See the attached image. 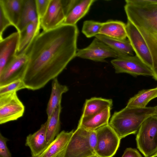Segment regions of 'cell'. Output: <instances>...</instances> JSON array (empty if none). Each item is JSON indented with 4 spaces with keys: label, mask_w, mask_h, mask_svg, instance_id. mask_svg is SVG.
I'll use <instances>...</instances> for the list:
<instances>
[{
    "label": "cell",
    "mask_w": 157,
    "mask_h": 157,
    "mask_svg": "<svg viewBox=\"0 0 157 157\" xmlns=\"http://www.w3.org/2000/svg\"><path fill=\"white\" fill-rule=\"evenodd\" d=\"M78 30L62 24L39 33L26 51L28 61L23 78L26 88L35 90L57 78L75 57Z\"/></svg>",
    "instance_id": "6da1fadb"
},
{
    "label": "cell",
    "mask_w": 157,
    "mask_h": 157,
    "mask_svg": "<svg viewBox=\"0 0 157 157\" xmlns=\"http://www.w3.org/2000/svg\"><path fill=\"white\" fill-rule=\"evenodd\" d=\"M128 20L136 28L151 55L154 79L157 80V3L150 0H126Z\"/></svg>",
    "instance_id": "7a4b0ae2"
},
{
    "label": "cell",
    "mask_w": 157,
    "mask_h": 157,
    "mask_svg": "<svg viewBox=\"0 0 157 157\" xmlns=\"http://www.w3.org/2000/svg\"><path fill=\"white\" fill-rule=\"evenodd\" d=\"M155 110V107L143 108L126 107L113 113L109 124L121 139L137 132L144 121L154 115Z\"/></svg>",
    "instance_id": "3957f363"
},
{
    "label": "cell",
    "mask_w": 157,
    "mask_h": 157,
    "mask_svg": "<svg viewBox=\"0 0 157 157\" xmlns=\"http://www.w3.org/2000/svg\"><path fill=\"white\" fill-rule=\"evenodd\" d=\"M96 131L77 127L71 136L63 157H89L95 154Z\"/></svg>",
    "instance_id": "277c9868"
},
{
    "label": "cell",
    "mask_w": 157,
    "mask_h": 157,
    "mask_svg": "<svg viewBox=\"0 0 157 157\" xmlns=\"http://www.w3.org/2000/svg\"><path fill=\"white\" fill-rule=\"evenodd\" d=\"M137 148L145 157L157 153V116L151 115L142 123L136 137Z\"/></svg>",
    "instance_id": "5b68a950"
},
{
    "label": "cell",
    "mask_w": 157,
    "mask_h": 157,
    "mask_svg": "<svg viewBox=\"0 0 157 157\" xmlns=\"http://www.w3.org/2000/svg\"><path fill=\"white\" fill-rule=\"evenodd\" d=\"M116 73H126L134 76H154L152 70L136 55L121 54L111 61Z\"/></svg>",
    "instance_id": "8992f818"
},
{
    "label": "cell",
    "mask_w": 157,
    "mask_h": 157,
    "mask_svg": "<svg viewBox=\"0 0 157 157\" xmlns=\"http://www.w3.org/2000/svg\"><path fill=\"white\" fill-rule=\"evenodd\" d=\"M95 154L99 157H112L119 147L121 139L108 124L96 130Z\"/></svg>",
    "instance_id": "52a82bcc"
},
{
    "label": "cell",
    "mask_w": 157,
    "mask_h": 157,
    "mask_svg": "<svg viewBox=\"0 0 157 157\" xmlns=\"http://www.w3.org/2000/svg\"><path fill=\"white\" fill-rule=\"evenodd\" d=\"M25 107L16 92L0 95V124L15 121L22 117Z\"/></svg>",
    "instance_id": "ba28073f"
},
{
    "label": "cell",
    "mask_w": 157,
    "mask_h": 157,
    "mask_svg": "<svg viewBox=\"0 0 157 157\" xmlns=\"http://www.w3.org/2000/svg\"><path fill=\"white\" fill-rule=\"evenodd\" d=\"M121 54L95 37L87 47L77 49L76 57L96 62H104L107 58H116Z\"/></svg>",
    "instance_id": "9c48e42d"
},
{
    "label": "cell",
    "mask_w": 157,
    "mask_h": 157,
    "mask_svg": "<svg viewBox=\"0 0 157 157\" xmlns=\"http://www.w3.org/2000/svg\"><path fill=\"white\" fill-rule=\"evenodd\" d=\"M126 26L127 38L136 55L152 70V56L140 33L135 26L128 20Z\"/></svg>",
    "instance_id": "30bf717a"
},
{
    "label": "cell",
    "mask_w": 157,
    "mask_h": 157,
    "mask_svg": "<svg viewBox=\"0 0 157 157\" xmlns=\"http://www.w3.org/2000/svg\"><path fill=\"white\" fill-rule=\"evenodd\" d=\"M28 61V57L26 53L17 55L0 73V86L22 80Z\"/></svg>",
    "instance_id": "8fae6325"
},
{
    "label": "cell",
    "mask_w": 157,
    "mask_h": 157,
    "mask_svg": "<svg viewBox=\"0 0 157 157\" xmlns=\"http://www.w3.org/2000/svg\"><path fill=\"white\" fill-rule=\"evenodd\" d=\"M61 0H51L48 9L40 20V26L44 31L55 29L62 24L65 19Z\"/></svg>",
    "instance_id": "7c38bea8"
},
{
    "label": "cell",
    "mask_w": 157,
    "mask_h": 157,
    "mask_svg": "<svg viewBox=\"0 0 157 157\" xmlns=\"http://www.w3.org/2000/svg\"><path fill=\"white\" fill-rule=\"evenodd\" d=\"M19 38L17 31L0 40V73L17 55Z\"/></svg>",
    "instance_id": "4fadbf2b"
},
{
    "label": "cell",
    "mask_w": 157,
    "mask_h": 157,
    "mask_svg": "<svg viewBox=\"0 0 157 157\" xmlns=\"http://www.w3.org/2000/svg\"><path fill=\"white\" fill-rule=\"evenodd\" d=\"M47 124L46 121L37 131L26 137L25 145L30 148L33 157H39L48 145L46 140Z\"/></svg>",
    "instance_id": "5bb4252c"
},
{
    "label": "cell",
    "mask_w": 157,
    "mask_h": 157,
    "mask_svg": "<svg viewBox=\"0 0 157 157\" xmlns=\"http://www.w3.org/2000/svg\"><path fill=\"white\" fill-rule=\"evenodd\" d=\"M74 132H61L38 157H63Z\"/></svg>",
    "instance_id": "9a60e30c"
},
{
    "label": "cell",
    "mask_w": 157,
    "mask_h": 157,
    "mask_svg": "<svg viewBox=\"0 0 157 157\" xmlns=\"http://www.w3.org/2000/svg\"><path fill=\"white\" fill-rule=\"evenodd\" d=\"M111 108L108 107L96 114L86 117H81L78 127L89 131H96L109 124Z\"/></svg>",
    "instance_id": "2e32d148"
},
{
    "label": "cell",
    "mask_w": 157,
    "mask_h": 157,
    "mask_svg": "<svg viewBox=\"0 0 157 157\" xmlns=\"http://www.w3.org/2000/svg\"><path fill=\"white\" fill-rule=\"evenodd\" d=\"M40 20L32 22L19 33V38L17 55L26 52L35 38L39 34Z\"/></svg>",
    "instance_id": "e0dca14e"
},
{
    "label": "cell",
    "mask_w": 157,
    "mask_h": 157,
    "mask_svg": "<svg viewBox=\"0 0 157 157\" xmlns=\"http://www.w3.org/2000/svg\"><path fill=\"white\" fill-rule=\"evenodd\" d=\"M95 0H76L63 24L76 25L77 22L88 12Z\"/></svg>",
    "instance_id": "ac0fdd59"
},
{
    "label": "cell",
    "mask_w": 157,
    "mask_h": 157,
    "mask_svg": "<svg viewBox=\"0 0 157 157\" xmlns=\"http://www.w3.org/2000/svg\"><path fill=\"white\" fill-rule=\"evenodd\" d=\"M24 0H0V6L16 28L19 22Z\"/></svg>",
    "instance_id": "d6986e66"
},
{
    "label": "cell",
    "mask_w": 157,
    "mask_h": 157,
    "mask_svg": "<svg viewBox=\"0 0 157 157\" xmlns=\"http://www.w3.org/2000/svg\"><path fill=\"white\" fill-rule=\"evenodd\" d=\"M126 24L119 21L110 20L102 23L99 34L119 40L126 39Z\"/></svg>",
    "instance_id": "ffe728a7"
},
{
    "label": "cell",
    "mask_w": 157,
    "mask_h": 157,
    "mask_svg": "<svg viewBox=\"0 0 157 157\" xmlns=\"http://www.w3.org/2000/svg\"><path fill=\"white\" fill-rule=\"evenodd\" d=\"M68 90V87L60 84L57 78L52 80L51 95L46 109L48 118L49 117L58 106L61 105L62 95Z\"/></svg>",
    "instance_id": "44dd1931"
},
{
    "label": "cell",
    "mask_w": 157,
    "mask_h": 157,
    "mask_svg": "<svg viewBox=\"0 0 157 157\" xmlns=\"http://www.w3.org/2000/svg\"><path fill=\"white\" fill-rule=\"evenodd\" d=\"M111 99L93 97L86 99L84 104L81 117H86L98 113L107 108H111Z\"/></svg>",
    "instance_id": "7402d4cb"
},
{
    "label": "cell",
    "mask_w": 157,
    "mask_h": 157,
    "mask_svg": "<svg viewBox=\"0 0 157 157\" xmlns=\"http://www.w3.org/2000/svg\"><path fill=\"white\" fill-rule=\"evenodd\" d=\"M40 19L36 10L35 0H24L18 24L16 28L19 32L29 24Z\"/></svg>",
    "instance_id": "603a6c76"
},
{
    "label": "cell",
    "mask_w": 157,
    "mask_h": 157,
    "mask_svg": "<svg viewBox=\"0 0 157 157\" xmlns=\"http://www.w3.org/2000/svg\"><path fill=\"white\" fill-rule=\"evenodd\" d=\"M115 51L124 54L133 56L134 52L128 39L119 40L98 34L95 37Z\"/></svg>",
    "instance_id": "cb8c5ba5"
},
{
    "label": "cell",
    "mask_w": 157,
    "mask_h": 157,
    "mask_svg": "<svg viewBox=\"0 0 157 157\" xmlns=\"http://www.w3.org/2000/svg\"><path fill=\"white\" fill-rule=\"evenodd\" d=\"M156 97L157 86L153 89L143 90L130 98L126 107L131 108H145L151 100Z\"/></svg>",
    "instance_id": "d4e9b609"
},
{
    "label": "cell",
    "mask_w": 157,
    "mask_h": 157,
    "mask_svg": "<svg viewBox=\"0 0 157 157\" xmlns=\"http://www.w3.org/2000/svg\"><path fill=\"white\" fill-rule=\"evenodd\" d=\"M62 110L61 105L56 109L50 117L48 118L46 129V140L49 145L60 133V114Z\"/></svg>",
    "instance_id": "484cf974"
},
{
    "label": "cell",
    "mask_w": 157,
    "mask_h": 157,
    "mask_svg": "<svg viewBox=\"0 0 157 157\" xmlns=\"http://www.w3.org/2000/svg\"><path fill=\"white\" fill-rule=\"evenodd\" d=\"M102 23L92 20H86L83 23L82 32L87 38L99 34Z\"/></svg>",
    "instance_id": "4316f807"
},
{
    "label": "cell",
    "mask_w": 157,
    "mask_h": 157,
    "mask_svg": "<svg viewBox=\"0 0 157 157\" xmlns=\"http://www.w3.org/2000/svg\"><path fill=\"white\" fill-rule=\"evenodd\" d=\"M26 88L22 80H17L0 86V95L11 93Z\"/></svg>",
    "instance_id": "83f0119b"
},
{
    "label": "cell",
    "mask_w": 157,
    "mask_h": 157,
    "mask_svg": "<svg viewBox=\"0 0 157 157\" xmlns=\"http://www.w3.org/2000/svg\"><path fill=\"white\" fill-rule=\"evenodd\" d=\"M51 0H35L38 18L40 20L44 15L48 8Z\"/></svg>",
    "instance_id": "f1b7e54d"
},
{
    "label": "cell",
    "mask_w": 157,
    "mask_h": 157,
    "mask_svg": "<svg viewBox=\"0 0 157 157\" xmlns=\"http://www.w3.org/2000/svg\"><path fill=\"white\" fill-rule=\"evenodd\" d=\"M10 25H12L11 22L0 6V40L3 39L2 35L5 30Z\"/></svg>",
    "instance_id": "f546056e"
},
{
    "label": "cell",
    "mask_w": 157,
    "mask_h": 157,
    "mask_svg": "<svg viewBox=\"0 0 157 157\" xmlns=\"http://www.w3.org/2000/svg\"><path fill=\"white\" fill-rule=\"evenodd\" d=\"M8 139L0 133V157H12L11 153L7 147Z\"/></svg>",
    "instance_id": "4dcf8cb0"
},
{
    "label": "cell",
    "mask_w": 157,
    "mask_h": 157,
    "mask_svg": "<svg viewBox=\"0 0 157 157\" xmlns=\"http://www.w3.org/2000/svg\"><path fill=\"white\" fill-rule=\"evenodd\" d=\"M121 157H142V156L136 149L128 148L125 149Z\"/></svg>",
    "instance_id": "1f68e13d"
},
{
    "label": "cell",
    "mask_w": 157,
    "mask_h": 157,
    "mask_svg": "<svg viewBox=\"0 0 157 157\" xmlns=\"http://www.w3.org/2000/svg\"><path fill=\"white\" fill-rule=\"evenodd\" d=\"M155 114L154 115L157 116V105L155 106Z\"/></svg>",
    "instance_id": "d6a6232c"
},
{
    "label": "cell",
    "mask_w": 157,
    "mask_h": 157,
    "mask_svg": "<svg viewBox=\"0 0 157 157\" xmlns=\"http://www.w3.org/2000/svg\"><path fill=\"white\" fill-rule=\"evenodd\" d=\"M149 157H157V153L155 154L154 155Z\"/></svg>",
    "instance_id": "836d02e7"
},
{
    "label": "cell",
    "mask_w": 157,
    "mask_h": 157,
    "mask_svg": "<svg viewBox=\"0 0 157 157\" xmlns=\"http://www.w3.org/2000/svg\"><path fill=\"white\" fill-rule=\"evenodd\" d=\"M89 157H99L97 155L95 154V155H92L91 156H90Z\"/></svg>",
    "instance_id": "e575fe53"
},
{
    "label": "cell",
    "mask_w": 157,
    "mask_h": 157,
    "mask_svg": "<svg viewBox=\"0 0 157 157\" xmlns=\"http://www.w3.org/2000/svg\"><path fill=\"white\" fill-rule=\"evenodd\" d=\"M32 157V156H31V157Z\"/></svg>",
    "instance_id": "d590c367"
}]
</instances>
